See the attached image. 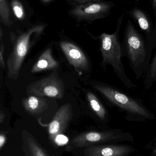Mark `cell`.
I'll use <instances>...</instances> for the list:
<instances>
[{
	"label": "cell",
	"mask_w": 156,
	"mask_h": 156,
	"mask_svg": "<svg viewBox=\"0 0 156 156\" xmlns=\"http://www.w3.org/2000/svg\"><path fill=\"white\" fill-rule=\"evenodd\" d=\"M122 46L131 69L136 79H140L148 69L153 50L130 21L125 28Z\"/></svg>",
	"instance_id": "6da1fadb"
},
{
	"label": "cell",
	"mask_w": 156,
	"mask_h": 156,
	"mask_svg": "<svg viewBox=\"0 0 156 156\" xmlns=\"http://www.w3.org/2000/svg\"><path fill=\"white\" fill-rule=\"evenodd\" d=\"M123 15L119 19L116 31L112 34L103 33L100 36L103 66H111L116 76L126 88L134 89L136 85L127 76L122 58L125 56L123 46L119 38V33Z\"/></svg>",
	"instance_id": "7a4b0ae2"
},
{
	"label": "cell",
	"mask_w": 156,
	"mask_h": 156,
	"mask_svg": "<svg viewBox=\"0 0 156 156\" xmlns=\"http://www.w3.org/2000/svg\"><path fill=\"white\" fill-rule=\"evenodd\" d=\"M94 88L112 105L125 113L130 121L152 120L154 115L141 102L108 84H96Z\"/></svg>",
	"instance_id": "3957f363"
},
{
	"label": "cell",
	"mask_w": 156,
	"mask_h": 156,
	"mask_svg": "<svg viewBox=\"0 0 156 156\" xmlns=\"http://www.w3.org/2000/svg\"><path fill=\"white\" fill-rule=\"evenodd\" d=\"M45 28L44 25L34 26L16 38L6 62L8 78L15 80L18 79L23 62L33 44L32 39L40 35Z\"/></svg>",
	"instance_id": "277c9868"
},
{
	"label": "cell",
	"mask_w": 156,
	"mask_h": 156,
	"mask_svg": "<svg viewBox=\"0 0 156 156\" xmlns=\"http://www.w3.org/2000/svg\"><path fill=\"white\" fill-rule=\"evenodd\" d=\"M133 136L131 133L119 129L89 131L73 137L69 142L68 147L82 148L94 145L115 144L119 142H133Z\"/></svg>",
	"instance_id": "5b68a950"
},
{
	"label": "cell",
	"mask_w": 156,
	"mask_h": 156,
	"mask_svg": "<svg viewBox=\"0 0 156 156\" xmlns=\"http://www.w3.org/2000/svg\"><path fill=\"white\" fill-rule=\"evenodd\" d=\"M26 92L39 97L62 99L65 93V85L56 70L48 76L30 83L27 87Z\"/></svg>",
	"instance_id": "8992f818"
},
{
	"label": "cell",
	"mask_w": 156,
	"mask_h": 156,
	"mask_svg": "<svg viewBox=\"0 0 156 156\" xmlns=\"http://www.w3.org/2000/svg\"><path fill=\"white\" fill-rule=\"evenodd\" d=\"M114 6L111 2H89L72 6L68 14L77 21L91 23L107 17Z\"/></svg>",
	"instance_id": "52a82bcc"
},
{
	"label": "cell",
	"mask_w": 156,
	"mask_h": 156,
	"mask_svg": "<svg viewBox=\"0 0 156 156\" xmlns=\"http://www.w3.org/2000/svg\"><path fill=\"white\" fill-rule=\"evenodd\" d=\"M73 116L72 106L65 104L59 108L48 128L49 138L51 144L57 145L58 138L62 136Z\"/></svg>",
	"instance_id": "ba28073f"
},
{
	"label": "cell",
	"mask_w": 156,
	"mask_h": 156,
	"mask_svg": "<svg viewBox=\"0 0 156 156\" xmlns=\"http://www.w3.org/2000/svg\"><path fill=\"white\" fill-rule=\"evenodd\" d=\"M135 149L128 145L105 144L85 147V156H129Z\"/></svg>",
	"instance_id": "9c48e42d"
},
{
	"label": "cell",
	"mask_w": 156,
	"mask_h": 156,
	"mask_svg": "<svg viewBox=\"0 0 156 156\" xmlns=\"http://www.w3.org/2000/svg\"><path fill=\"white\" fill-rule=\"evenodd\" d=\"M60 46L69 63L77 71L89 70L90 67L89 59L80 48L67 41L60 42Z\"/></svg>",
	"instance_id": "30bf717a"
},
{
	"label": "cell",
	"mask_w": 156,
	"mask_h": 156,
	"mask_svg": "<svg viewBox=\"0 0 156 156\" xmlns=\"http://www.w3.org/2000/svg\"><path fill=\"white\" fill-rule=\"evenodd\" d=\"M22 144L24 156H49L34 136L27 131L22 133Z\"/></svg>",
	"instance_id": "8fae6325"
},
{
	"label": "cell",
	"mask_w": 156,
	"mask_h": 156,
	"mask_svg": "<svg viewBox=\"0 0 156 156\" xmlns=\"http://www.w3.org/2000/svg\"><path fill=\"white\" fill-rule=\"evenodd\" d=\"M59 66V63L52 55L51 48H47L40 55L36 62L32 67L31 72L32 73H36L47 71L56 69Z\"/></svg>",
	"instance_id": "7c38bea8"
},
{
	"label": "cell",
	"mask_w": 156,
	"mask_h": 156,
	"mask_svg": "<svg viewBox=\"0 0 156 156\" xmlns=\"http://www.w3.org/2000/svg\"><path fill=\"white\" fill-rule=\"evenodd\" d=\"M22 105L27 112L30 115H38L48 108L46 99L42 97L32 95L22 100Z\"/></svg>",
	"instance_id": "4fadbf2b"
},
{
	"label": "cell",
	"mask_w": 156,
	"mask_h": 156,
	"mask_svg": "<svg viewBox=\"0 0 156 156\" xmlns=\"http://www.w3.org/2000/svg\"><path fill=\"white\" fill-rule=\"evenodd\" d=\"M87 97L92 109L98 117L102 121L106 120L107 115L106 109L96 95L92 92H88Z\"/></svg>",
	"instance_id": "5bb4252c"
},
{
	"label": "cell",
	"mask_w": 156,
	"mask_h": 156,
	"mask_svg": "<svg viewBox=\"0 0 156 156\" xmlns=\"http://www.w3.org/2000/svg\"><path fill=\"white\" fill-rule=\"evenodd\" d=\"M156 46V39L155 42ZM156 81V51L152 58L149 67L144 75V86L145 89L149 90Z\"/></svg>",
	"instance_id": "9a60e30c"
},
{
	"label": "cell",
	"mask_w": 156,
	"mask_h": 156,
	"mask_svg": "<svg viewBox=\"0 0 156 156\" xmlns=\"http://www.w3.org/2000/svg\"><path fill=\"white\" fill-rule=\"evenodd\" d=\"M132 13L137 21L140 28L146 34H149L151 31V24L144 13L140 9H135L132 11Z\"/></svg>",
	"instance_id": "2e32d148"
},
{
	"label": "cell",
	"mask_w": 156,
	"mask_h": 156,
	"mask_svg": "<svg viewBox=\"0 0 156 156\" xmlns=\"http://www.w3.org/2000/svg\"><path fill=\"white\" fill-rule=\"evenodd\" d=\"M1 21L5 25L10 27L13 24L11 20L10 8L7 0H0Z\"/></svg>",
	"instance_id": "e0dca14e"
},
{
	"label": "cell",
	"mask_w": 156,
	"mask_h": 156,
	"mask_svg": "<svg viewBox=\"0 0 156 156\" xmlns=\"http://www.w3.org/2000/svg\"><path fill=\"white\" fill-rule=\"evenodd\" d=\"M11 7L14 15L19 20L25 18V12L22 3L19 0H12Z\"/></svg>",
	"instance_id": "ac0fdd59"
},
{
	"label": "cell",
	"mask_w": 156,
	"mask_h": 156,
	"mask_svg": "<svg viewBox=\"0 0 156 156\" xmlns=\"http://www.w3.org/2000/svg\"><path fill=\"white\" fill-rule=\"evenodd\" d=\"M103 1L105 0H67L69 4L72 6L89 2H100Z\"/></svg>",
	"instance_id": "d6986e66"
},
{
	"label": "cell",
	"mask_w": 156,
	"mask_h": 156,
	"mask_svg": "<svg viewBox=\"0 0 156 156\" xmlns=\"http://www.w3.org/2000/svg\"><path fill=\"white\" fill-rule=\"evenodd\" d=\"M6 137L5 134L1 132L0 134V149L2 150L6 143Z\"/></svg>",
	"instance_id": "ffe728a7"
},
{
	"label": "cell",
	"mask_w": 156,
	"mask_h": 156,
	"mask_svg": "<svg viewBox=\"0 0 156 156\" xmlns=\"http://www.w3.org/2000/svg\"><path fill=\"white\" fill-rule=\"evenodd\" d=\"M5 114L4 112L1 111V112H0V123H1V124L2 123L5 118Z\"/></svg>",
	"instance_id": "44dd1931"
},
{
	"label": "cell",
	"mask_w": 156,
	"mask_h": 156,
	"mask_svg": "<svg viewBox=\"0 0 156 156\" xmlns=\"http://www.w3.org/2000/svg\"><path fill=\"white\" fill-rule=\"evenodd\" d=\"M152 5H153V8L156 9V0H152Z\"/></svg>",
	"instance_id": "7402d4cb"
},
{
	"label": "cell",
	"mask_w": 156,
	"mask_h": 156,
	"mask_svg": "<svg viewBox=\"0 0 156 156\" xmlns=\"http://www.w3.org/2000/svg\"><path fill=\"white\" fill-rule=\"evenodd\" d=\"M51 1L52 0H41V2L44 3H48L51 2Z\"/></svg>",
	"instance_id": "603a6c76"
},
{
	"label": "cell",
	"mask_w": 156,
	"mask_h": 156,
	"mask_svg": "<svg viewBox=\"0 0 156 156\" xmlns=\"http://www.w3.org/2000/svg\"><path fill=\"white\" fill-rule=\"evenodd\" d=\"M152 156H156V147L154 149L153 152L152 153Z\"/></svg>",
	"instance_id": "cb8c5ba5"
}]
</instances>
